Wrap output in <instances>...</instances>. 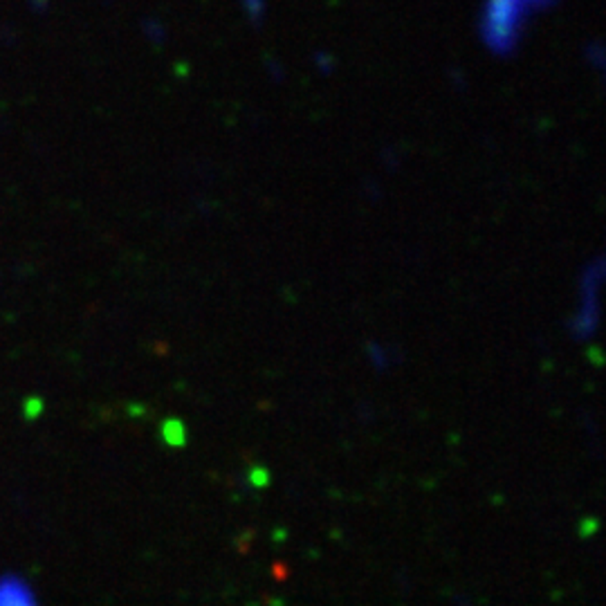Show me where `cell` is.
Masks as SVG:
<instances>
[{
	"label": "cell",
	"instance_id": "6da1fadb",
	"mask_svg": "<svg viewBox=\"0 0 606 606\" xmlns=\"http://www.w3.org/2000/svg\"><path fill=\"white\" fill-rule=\"evenodd\" d=\"M548 3L552 0H485L480 30L494 48L505 49L516 40V31L530 12Z\"/></svg>",
	"mask_w": 606,
	"mask_h": 606
},
{
	"label": "cell",
	"instance_id": "7a4b0ae2",
	"mask_svg": "<svg viewBox=\"0 0 606 606\" xmlns=\"http://www.w3.org/2000/svg\"><path fill=\"white\" fill-rule=\"evenodd\" d=\"M600 283H602V265L591 263L584 272V278L579 281V303L575 310L573 328L579 337L591 335L595 328L597 317H600Z\"/></svg>",
	"mask_w": 606,
	"mask_h": 606
},
{
	"label": "cell",
	"instance_id": "3957f363",
	"mask_svg": "<svg viewBox=\"0 0 606 606\" xmlns=\"http://www.w3.org/2000/svg\"><path fill=\"white\" fill-rule=\"evenodd\" d=\"M242 9L247 12L250 18H260L265 12V0H241Z\"/></svg>",
	"mask_w": 606,
	"mask_h": 606
}]
</instances>
